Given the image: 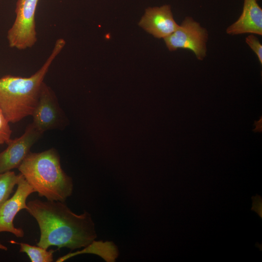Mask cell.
I'll return each mask as SVG.
<instances>
[{
    "label": "cell",
    "mask_w": 262,
    "mask_h": 262,
    "mask_svg": "<svg viewBox=\"0 0 262 262\" xmlns=\"http://www.w3.org/2000/svg\"><path fill=\"white\" fill-rule=\"evenodd\" d=\"M0 250H4V251H6L7 250V246L3 245L0 242Z\"/></svg>",
    "instance_id": "obj_16"
},
{
    "label": "cell",
    "mask_w": 262,
    "mask_h": 262,
    "mask_svg": "<svg viewBox=\"0 0 262 262\" xmlns=\"http://www.w3.org/2000/svg\"><path fill=\"white\" fill-rule=\"evenodd\" d=\"M258 0H257V1H258Z\"/></svg>",
    "instance_id": "obj_17"
},
{
    "label": "cell",
    "mask_w": 262,
    "mask_h": 262,
    "mask_svg": "<svg viewBox=\"0 0 262 262\" xmlns=\"http://www.w3.org/2000/svg\"><path fill=\"white\" fill-rule=\"evenodd\" d=\"M245 41L257 56L259 63L262 64V45L255 34H250L246 38Z\"/></svg>",
    "instance_id": "obj_14"
},
{
    "label": "cell",
    "mask_w": 262,
    "mask_h": 262,
    "mask_svg": "<svg viewBox=\"0 0 262 262\" xmlns=\"http://www.w3.org/2000/svg\"><path fill=\"white\" fill-rule=\"evenodd\" d=\"M260 197L258 199L256 196L253 197V198L256 200V201L253 200V201L255 202V205L253 204V208H252L253 210L257 212L260 216V213L262 214V213L260 212V209H262V199L260 198Z\"/></svg>",
    "instance_id": "obj_15"
},
{
    "label": "cell",
    "mask_w": 262,
    "mask_h": 262,
    "mask_svg": "<svg viewBox=\"0 0 262 262\" xmlns=\"http://www.w3.org/2000/svg\"><path fill=\"white\" fill-rule=\"evenodd\" d=\"M21 174L13 171L0 174V206L8 199L17 185Z\"/></svg>",
    "instance_id": "obj_12"
},
{
    "label": "cell",
    "mask_w": 262,
    "mask_h": 262,
    "mask_svg": "<svg viewBox=\"0 0 262 262\" xmlns=\"http://www.w3.org/2000/svg\"><path fill=\"white\" fill-rule=\"evenodd\" d=\"M13 243L19 245V252L27 254L32 262H53V254L56 250H47L38 246H32L25 243Z\"/></svg>",
    "instance_id": "obj_11"
},
{
    "label": "cell",
    "mask_w": 262,
    "mask_h": 262,
    "mask_svg": "<svg viewBox=\"0 0 262 262\" xmlns=\"http://www.w3.org/2000/svg\"><path fill=\"white\" fill-rule=\"evenodd\" d=\"M43 134L31 123L19 137L10 139L6 148L0 152V174L18 168Z\"/></svg>",
    "instance_id": "obj_7"
},
{
    "label": "cell",
    "mask_w": 262,
    "mask_h": 262,
    "mask_svg": "<svg viewBox=\"0 0 262 262\" xmlns=\"http://www.w3.org/2000/svg\"><path fill=\"white\" fill-rule=\"evenodd\" d=\"M31 115L33 117L32 123L43 133L48 130L61 129L65 125V116L57 97L44 82Z\"/></svg>",
    "instance_id": "obj_6"
},
{
    "label": "cell",
    "mask_w": 262,
    "mask_h": 262,
    "mask_svg": "<svg viewBox=\"0 0 262 262\" xmlns=\"http://www.w3.org/2000/svg\"><path fill=\"white\" fill-rule=\"evenodd\" d=\"M27 205L26 210L39 226L40 235L36 244L39 246L73 250L87 246L97 238L94 223L86 211L77 214L60 201L35 199Z\"/></svg>",
    "instance_id": "obj_1"
},
{
    "label": "cell",
    "mask_w": 262,
    "mask_h": 262,
    "mask_svg": "<svg viewBox=\"0 0 262 262\" xmlns=\"http://www.w3.org/2000/svg\"><path fill=\"white\" fill-rule=\"evenodd\" d=\"M231 35L243 34L262 35V9L257 0H244L243 10L239 18L226 29Z\"/></svg>",
    "instance_id": "obj_10"
},
{
    "label": "cell",
    "mask_w": 262,
    "mask_h": 262,
    "mask_svg": "<svg viewBox=\"0 0 262 262\" xmlns=\"http://www.w3.org/2000/svg\"><path fill=\"white\" fill-rule=\"evenodd\" d=\"M208 39L207 30L190 16H186L175 32L164 38L170 51L189 50L199 61L207 56Z\"/></svg>",
    "instance_id": "obj_4"
},
{
    "label": "cell",
    "mask_w": 262,
    "mask_h": 262,
    "mask_svg": "<svg viewBox=\"0 0 262 262\" xmlns=\"http://www.w3.org/2000/svg\"><path fill=\"white\" fill-rule=\"evenodd\" d=\"M9 123L0 108V145L6 144L11 139L12 130Z\"/></svg>",
    "instance_id": "obj_13"
},
{
    "label": "cell",
    "mask_w": 262,
    "mask_h": 262,
    "mask_svg": "<svg viewBox=\"0 0 262 262\" xmlns=\"http://www.w3.org/2000/svg\"><path fill=\"white\" fill-rule=\"evenodd\" d=\"M139 25L157 38H164L179 27L175 20L170 5L148 7Z\"/></svg>",
    "instance_id": "obj_9"
},
{
    "label": "cell",
    "mask_w": 262,
    "mask_h": 262,
    "mask_svg": "<svg viewBox=\"0 0 262 262\" xmlns=\"http://www.w3.org/2000/svg\"><path fill=\"white\" fill-rule=\"evenodd\" d=\"M17 185L13 196L0 206V232H8L17 238H22L24 231L22 228L15 227L14 220L20 211L27 209L26 200L34 191L22 174Z\"/></svg>",
    "instance_id": "obj_8"
},
{
    "label": "cell",
    "mask_w": 262,
    "mask_h": 262,
    "mask_svg": "<svg viewBox=\"0 0 262 262\" xmlns=\"http://www.w3.org/2000/svg\"><path fill=\"white\" fill-rule=\"evenodd\" d=\"M18 169L39 196L65 202L72 195V179L62 169L60 156L54 148L41 152H30Z\"/></svg>",
    "instance_id": "obj_3"
},
{
    "label": "cell",
    "mask_w": 262,
    "mask_h": 262,
    "mask_svg": "<svg viewBox=\"0 0 262 262\" xmlns=\"http://www.w3.org/2000/svg\"><path fill=\"white\" fill-rule=\"evenodd\" d=\"M38 0H17L16 18L7 33L10 47L23 50L36 42L35 14Z\"/></svg>",
    "instance_id": "obj_5"
},
{
    "label": "cell",
    "mask_w": 262,
    "mask_h": 262,
    "mask_svg": "<svg viewBox=\"0 0 262 262\" xmlns=\"http://www.w3.org/2000/svg\"><path fill=\"white\" fill-rule=\"evenodd\" d=\"M65 43L64 39H57L45 63L30 77L9 75L0 78V108L9 123H16L32 115L38 101L44 79Z\"/></svg>",
    "instance_id": "obj_2"
}]
</instances>
